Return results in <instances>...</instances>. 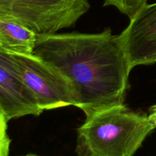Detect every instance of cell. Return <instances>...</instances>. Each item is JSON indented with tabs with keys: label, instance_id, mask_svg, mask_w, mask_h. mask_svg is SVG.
I'll return each mask as SVG.
<instances>
[{
	"label": "cell",
	"instance_id": "cell-13",
	"mask_svg": "<svg viewBox=\"0 0 156 156\" xmlns=\"http://www.w3.org/2000/svg\"><path fill=\"white\" fill-rule=\"evenodd\" d=\"M0 50H3V47H2V44L1 42V40H0Z\"/></svg>",
	"mask_w": 156,
	"mask_h": 156
},
{
	"label": "cell",
	"instance_id": "cell-11",
	"mask_svg": "<svg viewBox=\"0 0 156 156\" xmlns=\"http://www.w3.org/2000/svg\"><path fill=\"white\" fill-rule=\"evenodd\" d=\"M149 118L156 127V105H153V106H152L150 108Z\"/></svg>",
	"mask_w": 156,
	"mask_h": 156
},
{
	"label": "cell",
	"instance_id": "cell-5",
	"mask_svg": "<svg viewBox=\"0 0 156 156\" xmlns=\"http://www.w3.org/2000/svg\"><path fill=\"white\" fill-rule=\"evenodd\" d=\"M131 69L156 62V2L147 4L118 35Z\"/></svg>",
	"mask_w": 156,
	"mask_h": 156
},
{
	"label": "cell",
	"instance_id": "cell-4",
	"mask_svg": "<svg viewBox=\"0 0 156 156\" xmlns=\"http://www.w3.org/2000/svg\"><path fill=\"white\" fill-rule=\"evenodd\" d=\"M9 56L15 70L43 111L76 106V98L71 83L56 69L33 53H9Z\"/></svg>",
	"mask_w": 156,
	"mask_h": 156
},
{
	"label": "cell",
	"instance_id": "cell-12",
	"mask_svg": "<svg viewBox=\"0 0 156 156\" xmlns=\"http://www.w3.org/2000/svg\"><path fill=\"white\" fill-rule=\"evenodd\" d=\"M20 156H39V155H34V154H27V155H20Z\"/></svg>",
	"mask_w": 156,
	"mask_h": 156
},
{
	"label": "cell",
	"instance_id": "cell-8",
	"mask_svg": "<svg viewBox=\"0 0 156 156\" xmlns=\"http://www.w3.org/2000/svg\"><path fill=\"white\" fill-rule=\"evenodd\" d=\"M148 0H105V6L112 5L132 19L147 5Z\"/></svg>",
	"mask_w": 156,
	"mask_h": 156
},
{
	"label": "cell",
	"instance_id": "cell-3",
	"mask_svg": "<svg viewBox=\"0 0 156 156\" xmlns=\"http://www.w3.org/2000/svg\"><path fill=\"white\" fill-rule=\"evenodd\" d=\"M89 9L88 0H0V18L52 34L74 26Z\"/></svg>",
	"mask_w": 156,
	"mask_h": 156
},
{
	"label": "cell",
	"instance_id": "cell-7",
	"mask_svg": "<svg viewBox=\"0 0 156 156\" xmlns=\"http://www.w3.org/2000/svg\"><path fill=\"white\" fill-rule=\"evenodd\" d=\"M37 36L35 32L19 23L0 18V40L5 51L31 54Z\"/></svg>",
	"mask_w": 156,
	"mask_h": 156
},
{
	"label": "cell",
	"instance_id": "cell-6",
	"mask_svg": "<svg viewBox=\"0 0 156 156\" xmlns=\"http://www.w3.org/2000/svg\"><path fill=\"white\" fill-rule=\"evenodd\" d=\"M0 106L9 122L44 112L31 91L14 69L9 52L0 50Z\"/></svg>",
	"mask_w": 156,
	"mask_h": 156
},
{
	"label": "cell",
	"instance_id": "cell-2",
	"mask_svg": "<svg viewBox=\"0 0 156 156\" xmlns=\"http://www.w3.org/2000/svg\"><path fill=\"white\" fill-rule=\"evenodd\" d=\"M78 129L76 156H133L155 128L149 116L114 105L87 114Z\"/></svg>",
	"mask_w": 156,
	"mask_h": 156
},
{
	"label": "cell",
	"instance_id": "cell-10",
	"mask_svg": "<svg viewBox=\"0 0 156 156\" xmlns=\"http://www.w3.org/2000/svg\"><path fill=\"white\" fill-rule=\"evenodd\" d=\"M10 144L11 140L9 139V136L0 141V156H9Z\"/></svg>",
	"mask_w": 156,
	"mask_h": 156
},
{
	"label": "cell",
	"instance_id": "cell-9",
	"mask_svg": "<svg viewBox=\"0 0 156 156\" xmlns=\"http://www.w3.org/2000/svg\"><path fill=\"white\" fill-rule=\"evenodd\" d=\"M7 120L5 115L0 106V141L8 136L7 134Z\"/></svg>",
	"mask_w": 156,
	"mask_h": 156
},
{
	"label": "cell",
	"instance_id": "cell-1",
	"mask_svg": "<svg viewBox=\"0 0 156 156\" xmlns=\"http://www.w3.org/2000/svg\"><path fill=\"white\" fill-rule=\"evenodd\" d=\"M33 54L69 81L76 107L85 115L124 104L132 69L118 35L111 28L98 34H37Z\"/></svg>",
	"mask_w": 156,
	"mask_h": 156
}]
</instances>
